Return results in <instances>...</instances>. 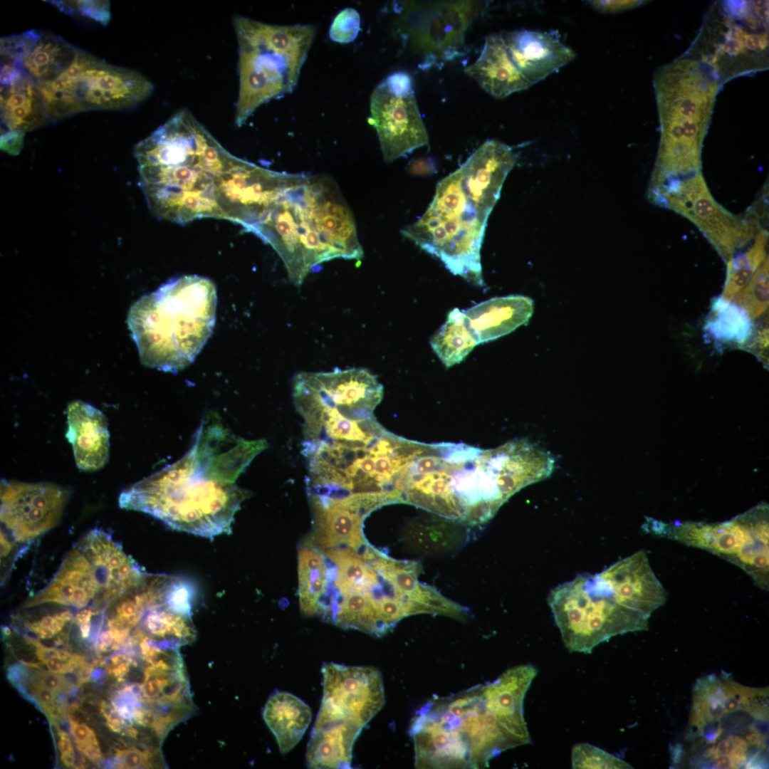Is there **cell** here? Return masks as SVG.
Listing matches in <instances>:
<instances>
[{"instance_id": "obj_1", "label": "cell", "mask_w": 769, "mask_h": 769, "mask_svg": "<svg viewBox=\"0 0 769 769\" xmlns=\"http://www.w3.org/2000/svg\"><path fill=\"white\" fill-rule=\"evenodd\" d=\"M541 478L538 457L523 439L488 450L464 444H424L411 464L403 502L481 524L516 492Z\"/></svg>"}, {"instance_id": "obj_2", "label": "cell", "mask_w": 769, "mask_h": 769, "mask_svg": "<svg viewBox=\"0 0 769 769\" xmlns=\"http://www.w3.org/2000/svg\"><path fill=\"white\" fill-rule=\"evenodd\" d=\"M515 163L509 146L486 141L438 183L426 211L402 234L454 275L482 286L480 252L487 220Z\"/></svg>"}, {"instance_id": "obj_3", "label": "cell", "mask_w": 769, "mask_h": 769, "mask_svg": "<svg viewBox=\"0 0 769 769\" xmlns=\"http://www.w3.org/2000/svg\"><path fill=\"white\" fill-rule=\"evenodd\" d=\"M140 187L157 218L184 224L221 219L218 177L233 155L187 109L136 145Z\"/></svg>"}, {"instance_id": "obj_4", "label": "cell", "mask_w": 769, "mask_h": 769, "mask_svg": "<svg viewBox=\"0 0 769 769\" xmlns=\"http://www.w3.org/2000/svg\"><path fill=\"white\" fill-rule=\"evenodd\" d=\"M249 232L277 252L297 286L324 262L360 261L364 254L350 209L335 181L323 175L294 174Z\"/></svg>"}, {"instance_id": "obj_5", "label": "cell", "mask_w": 769, "mask_h": 769, "mask_svg": "<svg viewBox=\"0 0 769 769\" xmlns=\"http://www.w3.org/2000/svg\"><path fill=\"white\" fill-rule=\"evenodd\" d=\"M248 493L211 456L189 451L175 463L122 491V508L146 513L168 526L213 538L231 531Z\"/></svg>"}, {"instance_id": "obj_6", "label": "cell", "mask_w": 769, "mask_h": 769, "mask_svg": "<svg viewBox=\"0 0 769 769\" xmlns=\"http://www.w3.org/2000/svg\"><path fill=\"white\" fill-rule=\"evenodd\" d=\"M768 691L727 675L699 679L694 689L687 741L701 768H760L768 765Z\"/></svg>"}, {"instance_id": "obj_7", "label": "cell", "mask_w": 769, "mask_h": 769, "mask_svg": "<svg viewBox=\"0 0 769 769\" xmlns=\"http://www.w3.org/2000/svg\"><path fill=\"white\" fill-rule=\"evenodd\" d=\"M409 734L418 768H482L523 745L504 719L486 684L433 698L416 711Z\"/></svg>"}, {"instance_id": "obj_8", "label": "cell", "mask_w": 769, "mask_h": 769, "mask_svg": "<svg viewBox=\"0 0 769 769\" xmlns=\"http://www.w3.org/2000/svg\"><path fill=\"white\" fill-rule=\"evenodd\" d=\"M216 289L197 275L170 279L130 308L127 324L141 362L173 373L191 364L211 335Z\"/></svg>"}, {"instance_id": "obj_9", "label": "cell", "mask_w": 769, "mask_h": 769, "mask_svg": "<svg viewBox=\"0 0 769 769\" xmlns=\"http://www.w3.org/2000/svg\"><path fill=\"white\" fill-rule=\"evenodd\" d=\"M721 86L709 70L689 56L655 73L660 140L648 189L701 172L703 143Z\"/></svg>"}, {"instance_id": "obj_10", "label": "cell", "mask_w": 769, "mask_h": 769, "mask_svg": "<svg viewBox=\"0 0 769 769\" xmlns=\"http://www.w3.org/2000/svg\"><path fill=\"white\" fill-rule=\"evenodd\" d=\"M239 88L236 125L264 103L291 93L316 33L313 25H273L235 16Z\"/></svg>"}, {"instance_id": "obj_11", "label": "cell", "mask_w": 769, "mask_h": 769, "mask_svg": "<svg viewBox=\"0 0 769 769\" xmlns=\"http://www.w3.org/2000/svg\"><path fill=\"white\" fill-rule=\"evenodd\" d=\"M768 1H718L687 53L723 83L768 66Z\"/></svg>"}, {"instance_id": "obj_12", "label": "cell", "mask_w": 769, "mask_h": 769, "mask_svg": "<svg viewBox=\"0 0 769 769\" xmlns=\"http://www.w3.org/2000/svg\"><path fill=\"white\" fill-rule=\"evenodd\" d=\"M135 582L134 563L115 542L86 536L66 555L49 584L23 607L53 603L82 610L90 604L100 612Z\"/></svg>"}, {"instance_id": "obj_13", "label": "cell", "mask_w": 769, "mask_h": 769, "mask_svg": "<svg viewBox=\"0 0 769 769\" xmlns=\"http://www.w3.org/2000/svg\"><path fill=\"white\" fill-rule=\"evenodd\" d=\"M570 652L591 653L610 638L648 628V617L625 607L600 573L583 574L553 589L548 598Z\"/></svg>"}, {"instance_id": "obj_14", "label": "cell", "mask_w": 769, "mask_h": 769, "mask_svg": "<svg viewBox=\"0 0 769 769\" xmlns=\"http://www.w3.org/2000/svg\"><path fill=\"white\" fill-rule=\"evenodd\" d=\"M38 87L51 120L88 110L129 109L154 90L140 73L108 64L80 49L68 69Z\"/></svg>"}, {"instance_id": "obj_15", "label": "cell", "mask_w": 769, "mask_h": 769, "mask_svg": "<svg viewBox=\"0 0 769 769\" xmlns=\"http://www.w3.org/2000/svg\"><path fill=\"white\" fill-rule=\"evenodd\" d=\"M323 698L310 737L352 752L362 728L384 703L380 672L371 666L324 664Z\"/></svg>"}, {"instance_id": "obj_16", "label": "cell", "mask_w": 769, "mask_h": 769, "mask_svg": "<svg viewBox=\"0 0 769 769\" xmlns=\"http://www.w3.org/2000/svg\"><path fill=\"white\" fill-rule=\"evenodd\" d=\"M649 531L718 555L743 570L758 587L768 590V513L765 505L721 523L655 521Z\"/></svg>"}, {"instance_id": "obj_17", "label": "cell", "mask_w": 769, "mask_h": 769, "mask_svg": "<svg viewBox=\"0 0 769 769\" xmlns=\"http://www.w3.org/2000/svg\"><path fill=\"white\" fill-rule=\"evenodd\" d=\"M647 196L653 204L690 220L728 261L763 229L761 214L755 207L743 215H736L718 204L701 172L649 189Z\"/></svg>"}, {"instance_id": "obj_18", "label": "cell", "mask_w": 769, "mask_h": 769, "mask_svg": "<svg viewBox=\"0 0 769 769\" xmlns=\"http://www.w3.org/2000/svg\"><path fill=\"white\" fill-rule=\"evenodd\" d=\"M370 113L385 162L394 161L429 144L412 78L407 73H393L374 89Z\"/></svg>"}, {"instance_id": "obj_19", "label": "cell", "mask_w": 769, "mask_h": 769, "mask_svg": "<svg viewBox=\"0 0 769 769\" xmlns=\"http://www.w3.org/2000/svg\"><path fill=\"white\" fill-rule=\"evenodd\" d=\"M405 6L404 32L411 46L425 57L422 65L426 67L461 53L465 33L479 9L471 1H409Z\"/></svg>"}, {"instance_id": "obj_20", "label": "cell", "mask_w": 769, "mask_h": 769, "mask_svg": "<svg viewBox=\"0 0 769 769\" xmlns=\"http://www.w3.org/2000/svg\"><path fill=\"white\" fill-rule=\"evenodd\" d=\"M293 174L263 168L234 155L218 177L216 202L221 219L255 226L291 182Z\"/></svg>"}, {"instance_id": "obj_21", "label": "cell", "mask_w": 769, "mask_h": 769, "mask_svg": "<svg viewBox=\"0 0 769 769\" xmlns=\"http://www.w3.org/2000/svg\"><path fill=\"white\" fill-rule=\"evenodd\" d=\"M69 496L54 483L2 481L1 521L6 534L16 543L40 537L58 524Z\"/></svg>"}, {"instance_id": "obj_22", "label": "cell", "mask_w": 769, "mask_h": 769, "mask_svg": "<svg viewBox=\"0 0 769 769\" xmlns=\"http://www.w3.org/2000/svg\"><path fill=\"white\" fill-rule=\"evenodd\" d=\"M77 48L63 38L36 30L3 37L1 60L16 64L36 85L52 80L68 69Z\"/></svg>"}, {"instance_id": "obj_23", "label": "cell", "mask_w": 769, "mask_h": 769, "mask_svg": "<svg viewBox=\"0 0 769 769\" xmlns=\"http://www.w3.org/2000/svg\"><path fill=\"white\" fill-rule=\"evenodd\" d=\"M600 573L622 605L648 617L666 601L667 592L644 550L616 562Z\"/></svg>"}, {"instance_id": "obj_24", "label": "cell", "mask_w": 769, "mask_h": 769, "mask_svg": "<svg viewBox=\"0 0 769 769\" xmlns=\"http://www.w3.org/2000/svg\"><path fill=\"white\" fill-rule=\"evenodd\" d=\"M516 67L532 85L572 61L575 53L546 32L520 30L503 36Z\"/></svg>"}, {"instance_id": "obj_25", "label": "cell", "mask_w": 769, "mask_h": 769, "mask_svg": "<svg viewBox=\"0 0 769 769\" xmlns=\"http://www.w3.org/2000/svg\"><path fill=\"white\" fill-rule=\"evenodd\" d=\"M66 438L72 444L77 466L94 471L104 466L109 456V431L105 415L82 401L71 402L67 409Z\"/></svg>"}, {"instance_id": "obj_26", "label": "cell", "mask_w": 769, "mask_h": 769, "mask_svg": "<svg viewBox=\"0 0 769 769\" xmlns=\"http://www.w3.org/2000/svg\"><path fill=\"white\" fill-rule=\"evenodd\" d=\"M534 310L531 298L521 295L496 297L464 312L478 344L492 341L528 323Z\"/></svg>"}, {"instance_id": "obj_27", "label": "cell", "mask_w": 769, "mask_h": 769, "mask_svg": "<svg viewBox=\"0 0 769 769\" xmlns=\"http://www.w3.org/2000/svg\"><path fill=\"white\" fill-rule=\"evenodd\" d=\"M465 72L486 93L498 99L531 86L513 64L501 34L486 38L479 57Z\"/></svg>"}, {"instance_id": "obj_28", "label": "cell", "mask_w": 769, "mask_h": 769, "mask_svg": "<svg viewBox=\"0 0 769 769\" xmlns=\"http://www.w3.org/2000/svg\"><path fill=\"white\" fill-rule=\"evenodd\" d=\"M0 103L3 132L25 133L51 120L36 83L21 69L13 80L1 85Z\"/></svg>"}, {"instance_id": "obj_29", "label": "cell", "mask_w": 769, "mask_h": 769, "mask_svg": "<svg viewBox=\"0 0 769 769\" xmlns=\"http://www.w3.org/2000/svg\"><path fill=\"white\" fill-rule=\"evenodd\" d=\"M263 717L281 753L286 754L303 738L311 722L312 712L300 698L288 692L278 691L268 699Z\"/></svg>"}, {"instance_id": "obj_30", "label": "cell", "mask_w": 769, "mask_h": 769, "mask_svg": "<svg viewBox=\"0 0 769 769\" xmlns=\"http://www.w3.org/2000/svg\"><path fill=\"white\" fill-rule=\"evenodd\" d=\"M316 526L315 543L332 547L346 543L356 549L363 543L362 516L336 506H312Z\"/></svg>"}, {"instance_id": "obj_31", "label": "cell", "mask_w": 769, "mask_h": 769, "mask_svg": "<svg viewBox=\"0 0 769 769\" xmlns=\"http://www.w3.org/2000/svg\"><path fill=\"white\" fill-rule=\"evenodd\" d=\"M434 352L446 367L463 361L478 342L464 312L454 308L430 340Z\"/></svg>"}, {"instance_id": "obj_32", "label": "cell", "mask_w": 769, "mask_h": 769, "mask_svg": "<svg viewBox=\"0 0 769 769\" xmlns=\"http://www.w3.org/2000/svg\"><path fill=\"white\" fill-rule=\"evenodd\" d=\"M298 571L301 610L307 615H315L325 588L323 560L313 550L302 548L298 552Z\"/></svg>"}, {"instance_id": "obj_33", "label": "cell", "mask_w": 769, "mask_h": 769, "mask_svg": "<svg viewBox=\"0 0 769 769\" xmlns=\"http://www.w3.org/2000/svg\"><path fill=\"white\" fill-rule=\"evenodd\" d=\"M706 329L716 340L742 342L750 335L751 326L747 314L738 306L720 299L713 307Z\"/></svg>"}, {"instance_id": "obj_34", "label": "cell", "mask_w": 769, "mask_h": 769, "mask_svg": "<svg viewBox=\"0 0 769 769\" xmlns=\"http://www.w3.org/2000/svg\"><path fill=\"white\" fill-rule=\"evenodd\" d=\"M768 231L760 230L755 238V242L748 251L737 255L728 263L727 286L731 289L743 287L760 266L765 256L768 242Z\"/></svg>"}, {"instance_id": "obj_35", "label": "cell", "mask_w": 769, "mask_h": 769, "mask_svg": "<svg viewBox=\"0 0 769 769\" xmlns=\"http://www.w3.org/2000/svg\"><path fill=\"white\" fill-rule=\"evenodd\" d=\"M572 768H632L624 760L590 743L575 745L571 753Z\"/></svg>"}, {"instance_id": "obj_36", "label": "cell", "mask_w": 769, "mask_h": 769, "mask_svg": "<svg viewBox=\"0 0 769 769\" xmlns=\"http://www.w3.org/2000/svg\"><path fill=\"white\" fill-rule=\"evenodd\" d=\"M61 11L79 14L83 16L106 25L110 19V4L105 1H53Z\"/></svg>"}, {"instance_id": "obj_37", "label": "cell", "mask_w": 769, "mask_h": 769, "mask_svg": "<svg viewBox=\"0 0 769 769\" xmlns=\"http://www.w3.org/2000/svg\"><path fill=\"white\" fill-rule=\"evenodd\" d=\"M360 30V16L353 8H345L335 17L329 30V36L335 42L348 43L353 41Z\"/></svg>"}, {"instance_id": "obj_38", "label": "cell", "mask_w": 769, "mask_h": 769, "mask_svg": "<svg viewBox=\"0 0 769 769\" xmlns=\"http://www.w3.org/2000/svg\"><path fill=\"white\" fill-rule=\"evenodd\" d=\"M33 683L50 689L56 693L59 691L67 692L70 689V685L66 681L62 676L51 671H42L37 673L36 679Z\"/></svg>"}, {"instance_id": "obj_39", "label": "cell", "mask_w": 769, "mask_h": 769, "mask_svg": "<svg viewBox=\"0 0 769 769\" xmlns=\"http://www.w3.org/2000/svg\"><path fill=\"white\" fill-rule=\"evenodd\" d=\"M407 171L414 176L432 175L438 171L437 163L431 157H419L409 162Z\"/></svg>"}, {"instance_id": "obj_40", "label": "cell", "mask_w": 769, "mask_h": 769, "mask_svg": "<svg viewBox=\"0 0 769 769\" xmlns=\"http://www.w3.org/2000/svg\"><path fill=\"white\" fill-rule=\"evenodd\" d=\"M71 733L75 738L76 745L98 743L95 733L92 728L85 723H79L68 716Z\"/></svg>"}, {"instance_id": "obj_41", "label": "cell", "mask_w": 769, "mask_h": 769, "mask_svg": "<svg viewBox=\"0 0 769 769\" xmlns=\"http://www.w3.org/2000/svg\"><path fill=\"white\" fill-rule=\"evenodd\" d=\"M25 133L14 131H4L1 135V149L11 155L19 153Z\"/></svg>"}, {"instance_id": "obj_42", "label": "cell", "mask_w": 769, "mask_h": 769, "mask_svg": "<svg viewBox=\"0 0 769 769\" xmlns=\"http://www.w3.org/2000/svg\"><path fill=\"white\" fill-rule=\"evenodd\" d=\"M593 7L603 12H615L632 9L641 4L640 1H595Z\"/></svg>"}, {"instance_id": "obj_43", "label": "cell", "mask_w": 769, "mask_h": 769, "mask_svg": "<svg viewBox=\"0 0 769 769\" xmlns=\"http://www.w3.org/2000/svg\"><path fill=\"white\" fill-rule=\"evenodd\" d=\"M32 691L41 707L56 702V692L50 689L32 683Z\"/></svg>"}, {"instance_id": "obj_44", "label": "cell", "mask_w": 769, "mask_h": 769, "mask_svg": "<svg viewBox=\"0 0 769 769\" xmlns=\"http://www.w3.org/2000/svg\"><path fill=\"white\" fill-rule=\"evenodd\" d=\"M43 712H45L48 718L51 721H56L63 714V709L62 706L56 703V702L51 704L45 705L42 706Z\"/></svg>"}, {"instance_id": "obj_45", "label": "cell", "mask_w": 769, "mask_h": 769, "mask_svg": "<svg viewBox=\"0 0 769 769\" xmlns=\"http://www.w3.org/2000/svg\"><path fill=\"white\" fill-rule=\"evenodd\" d=\"M58 735L60 738L58 741V749L61 753L73 751L74 750L68 735L60 729H58Z\"/></svg>"}, {"instance_id": "obj_46", "label": "cell", "mask_w": 769, "mask_h": 769, "mask_svg": "<svg viewBox=\"0 0 769 769\" xmlns=\"http://www.w3.org/2000/svg\"><path fill=\"white\" fill-rule=\"evenodd\" d=\"M78 671V683L79 685L88 682L93 671V665L89 664H84L81 666Z\"/></svg>"}, {"instance_id": "obj_47", "label": "cell", "mask_w": 769, "mask_h": 769, "mask_svg": "<svg viewBox=\"0 0 769 769\" xmlns=\"http://www.w3.org/2000/svg\"><path fill=\"white\" fill-rule=\"evenodd\" d=\"M61 760L66 767L73 766L75 760L74 750L61 753Z\"/></svg>"}, {"instance_id": "obj_48", "label": "cell", "mask_w": 769, "mask_h": 769, "mask_svg": "<svg viewBox=\"0 0 769 769\" xmlns=\"http://www.w3.org/2000/svg\"><path fill=\"white\" fill-rule=\"evenodd\" d=\"M3 634L4 637H8L11 635V631L9 627H4L2 629Z\"/></svg>"}]
</instances>
